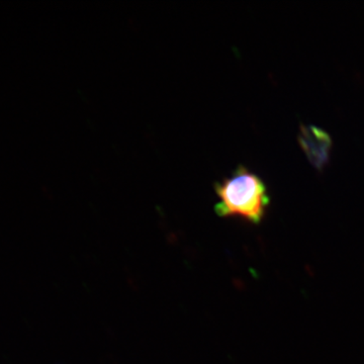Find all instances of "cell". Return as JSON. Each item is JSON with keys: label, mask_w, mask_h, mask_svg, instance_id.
I'll use <instances>...</instances> for the list:
<instances>
[{"label": "cell", "mask_w": 364, "mask_h": 364, "mask_svg": "<svg viewBox=\"0 0 364 364\" xmlns=\"http://www.w3.org/2000/svg\"><path fill=\"white\" fill-rule=\"evenodd\" d=\"M218 202L215 212L221 218H235L259 225L267 215L270 196L265 182L243 165L231 176L215 184Z\"/></svg>", "instance_id": "obj_1"}, {"label": "cell", "mask_w": 364, "mask_h": 364, "mask_svg": "<svg viewBox=\"0 0 364 364\" xmlns=\"http://www.w3.org/2000/svg\"><path fill=\"white\" fill-rule=\"evenodd\" d=\"M299 143L309 162L318 171H323L331 156V136L317 126L303 124L299 130Z\"/></svg>", "instance_id": "obj_2"}]
</instances>
